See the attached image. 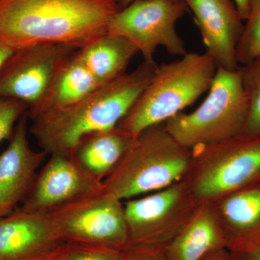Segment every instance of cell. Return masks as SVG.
I'll list each match as a JSON object with an SVG mask.
<instances>
[{
	"instance_id": "ffe728a7",
	"label": "cell",
	"mask_w": 260,
	"mask_h": 260,
	"mask_svg": "<svg viewBox=\"0 0 260 260\" xmlns=\"http://www.w3.org/2000/svg\"><path fill=\"white\" fill-rule=\"evenodd\" d=\"M260 55V0H250L247 17L237 49L239 65L255 59Z\"/></svg>"
},
{
	"instance_id": "83f0119b",
	"label": "cell",
	"mask_w": 260,
	"mask_h": 260,
	"mask_svg": "<svg viewBox=\"0 0 260 260\" xmlns=\"http://www.w3.org/2000/svg\"><path fill=\"white\" fill-rule=\"evenodd\" d=\"M146 260H167L164 257V254H161V255H158L153 256V257L149 258V259Z\"/></svg>"
},
{
	"instance_id": "d6986e66",
	"label": "cell",
	"mask_w": 260,
	"mask_h": 260,
	"mask_svg": "<svg viewBox=\"0 0 260 260\" xmlns=\"http://www.w3.org/2000/svg\"><path fill=\"white\" fill-rule=\"evenodd\" d=\"M239 71L249 111L245 124L239 136L260 138V55L240 65Z\"/></svg>"
},
{
	"instance_id": "5b68a950",
	"label": "cell",
	"mask_w": 260,
	"mask_h": 260,
	"mask_svg": "<svg viewBox=\"0 0 260 260\" xmlns=\"http://www.w3.org/2000/svg\"><path fill=\"white\" fill-rule=\"evenodd\" d=\"M203 102L190 113L165 122L166 129L188 150H200L242 133L247 118V99L240 71L218 68Z\"/></svg>"
},
{
	"instance_id": "e0dca14e",
	"label": "cell",
	"mask_w": 260,
	"mask_h": 260,
	"mask_svg": "<svg viewBox=\"0 0 260 260\" xmlns=\"http://www.w3.org/2000/svg\"><path fill=\"white\" fill-rule=\"evenodd\" d=\"M230 249L260 240V182L229 194L221 205Z\"/></svg>"
},
{
	"instance_id": "5bb4252c",
	"label": "cell",
	"mask_w": 260,
	"mask_h": 260,
	"mask_svg": "<svg viewBox=\"0 0 260 260\" xmlns=\"http://www.w3.org/2000/svg\"><path fill=\"white\" fill-rule=\"evenodd\" d=\"M100 86L80 59L78 50L68 59L36 105L27 110L29 119L79 102Z\"/></svg>"
},
{
	"instance_id": "cb8c5ba5",
	"label": "cell",
	"mask_w": 260,
	"mask_h": 260,
	"mask_svg": "<svg viewBox=\"0 0 260 260\" xmlns=\"http://www.w3.org/2000/svg\"><path fill=\"white\" fill-rule=\"evenodd\" d=\"M233 1L235 3L238 11L244 21L247 17L248 12H249L250 0H233Z\"/></svg>"
},
{
	"instance_id": "8992f818",
	"label": "cell",
	"mask_w": 260,
	"mask_h": 260,
	"mask_svg": "<svg viewBox=\"0 0 260 260\" xmlns=\"http://www.w3.org/2000/svg\"><path fill=\"white\" fill-rule=\"evenodd\" d=\"M187 10L183 0H135L114 15L107 32L129 41L144 61H155L158 47L182 56L187 51L177 23Z\"/></svg>"
},
{
	"instance_id": "603a6c76",
	"label": "cell",
	"mask_w": 260,
	"mask_h": 260,
	"mask_svg": "<svg viewBox=\"0 0 260 260\" xmlns=\"http://www.w3.org/2000/svg\"><path fill=\"white\" fill-rule=\"evenodd\" d=\"M229 260H260V240L232 248Z\"/></svg>"
},
{
	"instance_id": "277c9868",
	"label": "cell",
	"mask_w": 260,
	"mask_h": 260,
	"mask_svg": "<svg viewBox=\"0 0 260 260\" xmlns=\"http://www.w3.org/2000/svg\"><path fill=\"white\" fill-rule=\"evenodd\" d=\"M189 150L161 124L148 128L103 181V191L122 201L169 187L187 170Z\"/></svg>"
},
{
	"instance_id": "4fadbf2b",
	"label": "cell",
	"mask_w": 260,
	"mask_h": 260,
	"mask_svg": "<svg viewBox=\"0 0 260 260\" xmlns=\"http://www.w3.org/2000/svg\"><path fill=\"white\" fill-rule=\"evenodd\" d=\"M27 112L15 125L8 148L0 154V218L10 215L23 203L47 153L36 151L27 136Z\"/></svg>"
},
{
	"instance_id": "ba28073f",
	"label": "cell",
	"mask_w": 260,
	"mask_h": 260,
	"mask_svg": "<svg viewBox=\"0 0 260 260\" xmlns=\"http://www.w3.org/2000/svg\"><path fill=\"white\" fill-rule=\"evenodd\" d=\"M200 153L209 162L195 179L193 189L198 198L229 194L260 182V138L236 137Z\"/></svg>"
},
{
	"instance_id": "484cf974",
	"label": "cell",
	"mask_w": 260,
	"mask_h": 260,
	"mask_svg": "<svg viewBox=\"0 0 260 260\" xmlns=\"http://www.w3.org/2000/svg\"><path fill=\"white\" fill-rule=\"evenodd\" d=\"M14 51L0 44V70L3 68L5 61L8 60V58L13 54Z\"/></svg>"
},
{
	"instance_id": "d4e9b609",
	"label": "cell",
	"mask_w": 260,
	"mask_h": 260,
	"mask_svg": "<svg viewBox=\"0 0 260 260\" xmlns=\"http://www.w3.org/2000/svg\"><path fill=\"white\" fill-rule=\"evenodd\" d=\"M203 260H229V252L225 249L212 253Z\"/></svg>"
},
{
	"instance_id": "9c48e42d",
	"label": "cell",
	"mask_w": 260,
	"mask_h": 260,
	"mask_svg": "<svg viewBox=\"0 0 260 260\" xmlns=\"http://www.w3.org/2000/svg\"><path fill=\"white\" fill-rule=\"evenodd\" d=\"M61 44H36L18 49L0 70V96L16 99L34 107L58 70L78 50Z\"/></svg>"
},
{
	"instance_id": "2e32d148",
	"label": "cell",
	"mask_w": 260,
	"mask_h": 260,
	"mask_svg": "<svg viewBox=\"0 0 260 260\" xmlns=\"http://www.w3.org/2000/svg\"><path fill=\"white\" fill-rule=\"evenodd\" d=\"M225 247L223 231L220 230L213 214L202 210L173 237L164 256L167 260H203Z\"/></svg>"
},
{
	"instance_id": "7402d4cb",
	"label": "cell",
	"mask_w": 260,
	"mask_h": 260,
	"mask_svg": "<svg viewBox=\"0 0 260 260\" xmlns=\"http://www.w3.org/2000/svg\"><path fill=\"white\" fill-rule=\"evenodd\" d=\"M27 110L28 107L23 102L0 96V143L11 139L17 122Z\"/></svg>"
},
{
	"instance_id": "9a60e30c",
	"label": "cell",
	"mask_w": 260,
	"mask_h": 260,
	"mask_svg": "<svg viewBox=\"0 0 260 260\" xmlns=\"http://www.w3.org/2000/svg\"><path fill=\"white\" fill-rule=\"evenodd\" d=\"M135 138L117 126L95 132L84 137L73 154L85 172L103 182L117 165Z\"/></svg>"
},
{
	"instance_id": "3957f363",
	"label": "cell",
	"mask_w": 260,
	"mask_h": 260,
	"mask_svg": "<svg viewBox=\"0 0 260 260\" xmlns=\"http://www.w3.org/2000/svg\"><path fill=\"white\" fill-rule=\"evenodd\" d=\"M218 66L206 53L187 52L158 65L147 86L117 127L136 137L172 119L208 91Z\"/></svg>"
},
{
	"instance_id": "7c38bea8",
	"label": "cell",
	"mask_w": 260,
	"mask_h": 260,
	"mask_svg": "<svg viewBox=\"0 0 260 260\" xmlns=\"http://www.w3.org/2000/svg\"><path fill=\"white\" fill-rule=\"evenodd\" d=\"M192 12L206 53L218 68L237 70V49L244 28L233 0H183Z\"/></svg>"
},
{
	"instance_id": "4316f807",
	"label": "cell",
	"mask_w": 260,
	"mask_h": 260,
	"mask_svg": "<svg viewBox=\"0 0 260 260\" xmlns=\"http://www.w3.org/2000/svg\"><path fill=\"white\" fill-rule=\"evenodd\" d=\"M135 0H120V5L121 9L122 8H125V7L127 6L129 4H131L132 3H133Z\"/></svg>"
},
{
	"instance_id": "44dd1931",
	"label": "cell",
	"mask_w": 260,
	"mask_h": 260,
	"mask_svg": "<svg viewBox=\"0 0 260 260\" xmlns=\"http://www.w3.org/2000/svg\"><path fill=\"white\" fill-rule=\"evenodd\" d=\"M53 260H124L122 252L68 242Z\"/></svg>"
},
{
	"instance_id": "30bf717a",
	"label": "cell",
	"mask_w": 260,
	"mask_h": 260,
	"mask_svg": "<svg viewBox=\"0 0 260 260\" xmlns=\"http://www.w3.org/2000/svg\"><path fill=\"white\" fill-rule=\"evenodd\" d=\"M38 172L19 209L49 215L61 207L103 191L102 181L85 172L73 154L54 153Z\"/></svg>"
},
{
	"instance_id": "ac0fdd59",
	"label": "cell",
	"mask_w": 260,
	"mask_h": 260,
	"mask_svg": "<svg viewBox=\"0 0 260 260\" xmlns=\"http://www.w3.org/2000/svg\"><path fill=\"white\" fill-rule=\"evenodd\" d=\"M138 53L129 41L108 32L78 49L80 59L100 85L126 73Z\"/></svg>"
},
{
	"instance_id": "8fae6325",
	"label": "cell",
	"mask_w": 260,
	"mask_h": 260,
	"mask_svg": "<svg viewBox=\"0 0 260 260\" xmlns=\"http://www.w3.org/2000/svg\"><path fill=\"white\" fill-rule=\"evenodd\" d=\"M68 243L49 215L17 208L0 218V260H53Z\"/></svg>"
},
{
	"instance_id": "6da1fadb",
	"label": "cell",
	"mask_w": 260,
	"mask_h": 260,
	"mask_svg": "<svg viewBox=\"0 0 260 260\" xmlns=\"http://www.w3.org/2000/svg\"><path fill=\"white\" fill-rule=\"evenodd\" d=\"M120 0H0V44L13 51L43 44L81 49L107 34Z\"/></svg>"
},
{
	"instance_id": "52a82bcc",
	"label": "cell",
	"mask_w": 260,
	"mask_h": 260,
	"mask_svg": "<svg viewBox=\"0 0 260 260\" xmlns=\"http://www.w3.org/2000/svg\"><path fill=\"white\" fill-rule=\"evenodd\" d=\"M67 242L125 251L129 232L121 200L102 191L49 214Z\"/></svg>"
},
{
	"instance_id": "7a4b0ae2",
	"label": "cell",
	"mask_w": 260,
	"mask_h": 260,
	"mask_svg": "<svg viewBox=\"0 0 260 260\" xmlns=\"http://www.w3.org/2000/svg\"><path fill=\"white\" fill-rule=\"evenodd\" d=\"M157 66L155 61H143L133 72L100 85L79 102L36 116L30 133L47 155L73 154L84 137L117 126Z\"/></svg>"
}]
</instances>
